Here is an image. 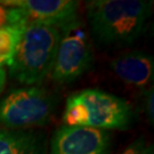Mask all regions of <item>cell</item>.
<instances>
[{"instance_id":"1","label":"cell","mask_w":154,"mask_h":154,"mask_svg":"<svg viewBox=\"0 0 154 154\" xmlns=\"http://www.w3.org/2000/svg\"><path fill=\"white\" fill-rule=\"evenodd\" d=\"M86 7L90 34L102 47L135 44L153 13V1L149 0H93Z\"/></svg>"},{"instance_id":"2","label":"cell","mask_w":154,"mask_h":154,"mask_svg":"<svg viewBox=\"0 0 154 154\" xmlns=\"http://www.w3.org/2000/svg\"><path fill=\"white\" fill-rule=\"evenodd\" d=\"M61 39V29L28 21L13 55L11 79L25 86H39L50 75Z\"/></svg>"},{"instance_id":"3","label":"cell","mask_w":154,"mask_h":154,"mask_svg":"<svg viewBox=\"0 0 154 154\" xmlns=\"http://www.w3.org/2000/svg\"><path fill=\"white\" fill-rule=\"evenodd\" d=\"M63 125L90 127L100 130H127L134 121L128 102L95 88L70 95L63 112Z\"/></svg>"},{"instance_id":"4","label":"cell","mask_w":154,"mask_h":154,"mask_svg":"<svg viewBox=\"0 0 154 154\" xmlns=\"http://www.w3.org/2000/svg\"><path fill=\"white\" fill-rule=\"evenodd\" d=\"M57 98L40 86L13 89L0 99V129H34L48 125Z\"/></svg>"},{"instance_id":"5","label":"cell","mask_w":154,"mask_h":154,"mask_svg":"<svg viewBox=\"0 0 154 154\" xmlns=\"http://www.w3.org/2000/svg\"><path fill=\"white\" fill-rule=\"evenodd\" d=\"M93 62V47L82 21L78 18L62 28L55 62L50 72L51 80L58 85L73 82L90 70Z\"/></svg>"},{"instance_id":"6","label":"cell","mask_w":154,"mask_h":154,"mask_svg":"<svg viewBox=\"0 0 154 154\" xmlns=\"http://www.w3.org/2000/svg\"><path fill=\"white\" fill-rule=\"evenodd\" d=\"M110 146L106 130L62 125L50 138L48 154H109Z\"/></svg>"},{"instance_id":"7","label":"cell","mask_w":154,"mask_h":154,"mask_svg":"<svg viewBox=\"0 0 154 154\" xmlns=\"http://www.w3.org/2000/svg\"><path fill=\"white\" fill-rule=\"evenodd\" d=\"M0 2L20 9L28 21L58 29L80 18V2L74 0H9Z\"/></svg>"},{"instance_id":"8","label":"cell","mask_w":154,"mask_h":154,"mask_svg":"<svg viewBox=\"0 0 154 154\" xmlns=\"http://www.w3.org/2000/svg\"><path fill=\"white\" fill-rule=\"evenodd\" d=\"M110 66L116 77L126 85L147 89L153 82L154 60L147 53L128 51L114 57Z\"/></svg>"},{"instance_id":"9","label":"cell","mask_w":154,"mask_h":154,"mask_svg":"<svg viewBox=\"0 0 154 154\" xmlns=\"http://www.w3.org/2000/svg\"><path fill=\"white\" fill-rule=\"evenodd\" d=\"M0 154H48L47 135L38 129H0Z\"/></svg>"},{"instance_id":"10","label":"cell","mask_w":154,"mask_h":154,"mask_svg":"<svg viewBox=\"0 0 154 154\" xmlns=\"http://www.w3.org/2000/svg\"><path fill=\"white\" fill-rule=\"evenodd\" d=\"M24 24L5 25L0 28V67L9 64L22 37Z\"/></svg>"},{"instance_id":"11","label":"cell","mask_w":154,"mask_h":154,"mask_svg":"<svg viewBox=\"0 0 154 154\" xmlns=\"http://www.w3.org/2000/svg\"><path fill=\"white\" fill-rule=\"evenodd\" d=\"M22 23V15L17 8L7 7L0 2V28Z\"/></svg>"},{"instance_id":"12","label":"cell","mask_w":154,"mask_h":154,"mask_svg":"<svg viewBox=\"0 0 154 154\" xmlns=\"http://www.w3.org/2000/svg\"><path fill=\"white\" fill-rule=\"evenodd\" d=\"M122 154H154L153 144L146 145L140 138L136 140L131 146H129Z\"/></svg>"},{"instance_id":"13","label":"cell","mask_w":154,"mask_h":154,"mask_svg":"<svg viewBox=\"0 0 154 154\" xmlns=\"http://www.w3.org/2000/svg\"><path fill=\"white\" fill-rule=\"evenodd\" d=\"M145 99H144V106L146 111V116L151 125H153L154 122V114H153V87L151 86L149 88L145 89Z\"/></svg>"},{"instance_id":"14","label":"cell","mask_w":154,"mask_h":154,"mask_svg":"<svg viewBox=\"0 0 154 154\" xmlns=\"http://www.w3.org/2000/svg\"><path fill=\"white\" fill-rule=\"evenodd\" d=\"M6 79H7V73L4 67H0V94L2 93V90L5 88Z\"/></svg>"}]
</instances>
